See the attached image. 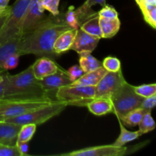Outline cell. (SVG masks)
<instances>
[{"mask_svg": "<svg viewBox=\"0 0 156 156\" xmlns=\"http://www.w3.org/2000/svg\"><path fill=\"white\" fill-rule=\"evenodd\" d=\"M0 156H21L17 145L0 144Z\"/></svg>", "mask_w": 156, "mask_h": 156, "instance_id": "obj_33", "label": "cell"}, {"mask_svg": "<svg viewBox=\"0 0 156 156\" xmlns=\"http://www.w3.org/2000/svg\"><path fill=\"white\" fill-rule=\"evenodd\" d=\"M17 146L18 148V150L21 152V156L28 155V143H17Z\"/></svg>", "mask_w": 156, "mask_h": 156, "instance_id": "obj_37", "label": "cell"}, {"mask_svg": "<svg viewBox=\"0 0 156 156\" xmlns=\"http://www.w3.org/2000/svg\"><path fill=\"white\" fill-rule=\"evenodd\" d=\"M136 4L138 5L139 7H141V5H142V0H136Z\"/></svg>", "mask_w": 156, "mask_h": 156, "instance_id": "obj_42", "label": "cell"}, {"mask_svg": "<svg viewBox=\"0 0 156 156\" xmlns=\"http://www.w3.org/2000/svg\"><path fill=\"white\" fill-rule=\"evenodd\" d=\"M10 0H0V15L5 13L11 9V6L8 5Z\"/></svg>", "mask_w": 156, "mask_h": 156, "instance_id": "obj_39", "label": "cell"}, {"mask_svg": "<svg viewBox=\"0 0 156 156\" xmlns=\"http://www.w3.org/2000/svg\"><path fill=\"white\" fill-rule=\"evenodd\" d=\"M98 15L101 18H109V19L118 18V13L116 11V9L112 6L108 5H105V6H103V8L98 12Z\"/></svg>", "mask_w": 156, "mask_h": 156, "instance_id": "obj_34", "label": "cell"}, {"mask_svg": "<svg viewBox=\"0 0 156 156\" xmlns=\"http://www.w3.org/2000/svg\"><path fill=\"white\" fill-rule=\"evenodd\" d=\"M5 73V71H0V82H1L3 80V79H4Z\"/></svg>", "mask_w": 156, "mask_h": 156, "instance_id": "obj_41", "label": "cell"}, {"mask_svg": "<svg viewBox=\"0 0 156 156\" xmlns=\"http://www.w3.org/2000/svg\"><path fill=\"white\" fill-rule=\"evenodd\" d=\"M143 99L144 98L135 92L134 86L126 81L111 97L114 106V113L118 119H121L132 110L140 108Z\"/></svg>", "mask_w": 156, "mask_h": 156, "instance_id": "obj_4", "label": "cell"}, {"mask_svg": "<svg viewBox=\"0 0 156 156\" xmlns=\"http://www.w3.org/2000/svg\"><path fill=\"white\" fill-rule=\"evenodd\" d=\"M31 66L34 76L38 80H42L47 76L53 74L59 69L53 59L45 56H41L37 59Z\"/></svg>", "mask_w": 156, "mask_h": 156, "instance_id": "obj_13", "label": "cell"}, {"mask_svg": "<svg viewBox=\"0 0 156 156\" xmlns=\"http://www.w3.org/2000/svg\"><path fill=\"white\" fill-rule=\"evenodd\" d=\"M79 66L83 70L84 73L93 71L97 69L99 67L102 66L101 62L91 56V53L83 52L79 53Z\"/></svg>", "mask_w": 156, "mask_h": 156, "instance_id": "obj_23", "label": "cell"}, {"mask_svg": "<svg viewBox=\"0 0 156 156\" xmlns=\"http://www.w3.org/2000/svg\"><path fill=\"white\" fill-rule=\"evenodd\" d=\"M127 148L117 147L113 145L94 146L76 150L69 153L61 154L64 156H122L126 153Z\"/></svg>", "mask_w": 156, "mask_h": 156, "instance_id": "obj_11", "label": "cell"}, {"mask_svg": "<svg viewBox=\"0 0 156 156\" xmlns=\"http://www.w3.org/2000/svg\"><path fill=\"white\" fill-rule=\"evenodd\" d=\"M55 101L50 98L4 99L0 100V121L24 114L46 106Z\"/></svg>", "mask_w": 156, "mask_h": 156, "instance_id": "obj_3", "label": "cell"}, {"mask_svg": "<svg viewBox=\"0 0 156 156\" xmlns=\"http://www.w3.org/2000/svg\"><path fill=\"white\" fill-rule=\"evenodd\" d=\"M65 22L71 28H79L81 25V21L79 19V15L76 12V9L73 6H70L65 15H63Z\"/></svg>", "mask_w": 156, "mask_h": 156, "instance_id": "obj_26", "label": "cell"}, {"mask_svg": "<svg viewBox=\"0 0 156 156\" xmlns=\"http://www.w3.org/2000/svg\"><path fill=\"white\" fill-rule=\"evenodd\" d=\"M118 119V118H117ZM119 124H120V133L118 138L116 140V141L113 143V146H117V147H121L126 145V143L132 142L133 140H136L139 137L141 136L143 134L140 132V130L135 131V132H132V131H129L128 129H126V127L123 126L122 124V122L118 119Z\"/></svg>", "mask_w": 156, "mask_h": 156, "instance_id": "obj_22", "label": "cell"}, {"mask_svg": "<svg viewBox=\"0 0 156 156\" xmlns=\"http://www.w3.org/2000/svg\"><path fill=\"white\" fill-rule=\"evenodd\" d=\"M17 98H50L44 91L41 81L34 76L31 66L17 75L7 74L4 98L2 100Z\"/></svg>", "mask_w": 156, "mask_h": 156, "instance_id": "obj_2", "label": "cell"}, {"mask_svg": "<svg viewBox=\"0 0 156 156\" xmlns=\"http://www.w3.org/2000/svg\"><path fill=\"white\" fill-rule=\"evenodd\" d=\"M44 12L42 0H30L21 25L22 36L33 30L40 21L44 18Z\"/></svg>", "mask_w": 156, "mask_h": 156, "instance_id": "obj_9", "label": "cell"}, {"mask_svg": "<svg viewBox=\"0 0 156 156\" xmlns=\"http://www.w3.org/2000/svg\"><path fill=\"white\" fill-rule=\"evenodd\" d=\"M138 125L140 126L139 130L142 134L147 133L153 130L155 127V123L151 115V112H146Z\"/></svg>", "mask_w": 156, "mask_h": 156, "instance_id": "obj_27", "label": "cell"}, {"mask_svg": "<svg viewBox=\"0 0 156 156\" xmlns=\"http://www.w3.org/2000/svg\"><path fill=\"white\" fill-rule=\"evenodd\" d=\"M19 57L20 55L18 53H14L9 55L3 62L2 69L4 71H7L16 68L19 62Z\"/></svg>", "mask_w": 156, "mask_h": 156, "instance_id": "obj_31", "label": "cell"}, {"mask_svg": "<svg viewBox=\"0 0 156 156\" xmlns=\"http://www.w3.org/2000/svg\"><path fill=\"white\" fill-rule=\"evenodd\" d=\"M36 129L37 125L33 123L21 125L18 134L17 143H28L34 135Z\"/></svg>", "mask_w": 156, "mask_h": 156, "instance_id": "obj_25", "label": "cell"}, {"mask_svg": "<svg viewBox=\"0 0 156 156\" xmlns=\"http://www.w3.org/2000/svg\"><path fill=\"white\" fill-rule=\"evenodd\" d=\"M125 81L121 69L116 73L108 72L95 86V97L111 98Z\"/></svg>", "mask_w": 156, "mask_h": 156, "instance_id": "obj_8", "label": "cell"}, {"mask_svg": "<svg viewBox=\"0 0 156 156\" xmlns=\"http://www.w3.org/2000/svg\"><path fill=\"white\" fill-rule=\"evenodd\" d=\"M144 19L152 28H156V6L142 10Z\"/></svg>", "mask_w": 156, "mask_h": 156, "instance_id": "obj_30", "label": "cell"}, {"mask_svg": "<svg viewBox=\"0 0 156 156\" xmlns=\"http://www.w3.org/2000/svg\"><path fill=\"white\" fill-rule=\"evenodd\" d=\"M99 21L102 32V38L113 37L120 30V21L119 18L109 19L100 17Z\"/></svg>", "mask_w": 156, "mask_h": 156, "instance_id": "obj_18", "label": "cell"}, {"mask_svg": "<svg viewBox=\"0 0 156 156\" xmlns=\"http://www.w3.org/2000/svg\"><path fill=\"white\" fill-rule=\"evenodd\" d=\"M99 19H100V17L97 14V15L91 17L88 20L84 21V23H82L79 28L85 31V33L91 35V36L101 39L102 32L101 29Z\"/></svg>", "mask_w": 156, "mask_h": 156, "instance_id": "obj_20", "label": "cell"}, {"mask_svg": "<svg viewBox=\"0 0 156 156\" xmlns=\"http://www.w3.org/2000/svg\"><path fill=\"white\" fill-rule=\"evenodd\" d=\"M56 99L69 105L86 107L95 98V87L68 85L61 87L56 91Z\"/></svg>", "mask_w": 156, "mask_h": 156, "instance_id": "obj_7", "label": "cell"}, {"mask_svg": "<svg viewBox=\"0 0 156 156\" xmlns=\"http://www.w3.org/2000/svg\"><path fill=\"white\" fill-rule=\"evenodd\" d=\"M66 73L67 74H68L69 77L72 82L77 80L78 79H79V78L85 73L83 72V70L82 69V68L80 67V66L77 65H75L73 66L70 67V68L67 70Z\"/></svg>", "mask_w": 156, "mask_h": 156, "instance_id": "obj_35", "label": "cell"}, {"mask_svg": "<svg viewBox=\"0 0 156 156\" xmlns=\"http://www.w3.org/2000/svg\"><path fill=\"white\" fill-rule=\"evenodd\" d=\"M22 36H18L2 44H0V71L2 69V64L9 55L17 53L18 44Z\"/></svg>", "mask_w": 156, "mask_h": 156, "instance_id": "obj_21", "label": "cell"}, {"mask_svg": "<svg viewBox=\"0 0 156 156\" xmlns=\"http://www.w3.org/2000/svg\"><path fill=\"white\" fill-rule=\"evenodd\" d=\"M71 28L59 15L44 17L32 30L23 35L17 53L20 55L34 54L50 59L58 56L53 50V44L60 34Z\"/></svg>", "mask_w": 156, "mask_h": 156, "instance_id": "obj_1", "label": "cell"}, {"mask_svg": "<svg viewBox=\"0 0 156 156\" xmlns=\"http://www.w3.org/2000/svg\"><path fill=\"white\" fill-rule=\"evenodd\" d=\"M60 0H42V5L44 10H47L52 15H59V5Z\"/></svg>", "mask_w": 156, "mask_h": 156, "instance_id": "obj_32", "label": "cell"}, {"mask_svg": "<svg viewBox=\"0 0 156 156\" xmlns=\"http://www.w3.org/2000/svg\"><path fill=\"white\" fill-rule=\"evenodd\" d=\"M20 128V125L0 121V144L16 145Z\"/></svg>", "mask_w": 156, "mask_h": 156, "instance_id": "obj_15", "label": "cell"}, {"mask_svg": "<svg viewBox=\"0 0 156 156\" xmlns=\"http://www.w3.org/2000/svg\"><path fill=\"white\" fill-rule=\"evenodd\" d=\"M11 10H12V5H11V9H9L8 12H6L5 13H4V14H2V15H0V29L2 28V25L4 24L5 20L7 19V18L9 17V14H10V12H11Z\"/></svg>", "mask_w": 156, "mask_h": 156, "instance_id": "obj_40", "label": "cell"}, {"mask_svg": "<svg viewBox=\"0 0 156 156\" xmlns=\"http://www.w3.org/2000/svg\"><path fill=\"white\" fill-rule=\"evenodd\" d=\"M7 73H5L4 79H3V80L0 82V100L4 98L6 82H7Z\"/></svg>", "mask_w": 156, "mask_h": 156, "instance_id": "obj_38", "label": "cell"}, {"mask_svg": "<svg viewBox=\"0 0 156 156\" xmlns=\"http://www.w3.org/2000/svg\"><path fill=\"white\" fill-rule=\"evenodd\" d=\"M99 41V38L91 36L79 28L74 43L72 45L70 50H75L79 54L83 52L91 53L97 47Z\"/></svg>", "mask_w": 156, "mask_h": 156, "instance_id": "obj_12", "label": "cell"}, {"mask_svg": "<svg viewBox=\"0 0 156 156\" xmlns=\"http://www.w3.org/2000/svg\"><path fill=\"white\" fill-rule=\"evenodd\" d=\"M102 66L108 72L116 73L121 69V62L119 59L114 56H108L104 59Z\"/></svg>", "mask_w": 156, "mask_h": 156, "instance_id": "obj_28", "label": "cell"}, {"mask_svg": "<svg viewBox=\"0 0 156 156\" xmlns=\"http://www.w3.org/2000/svg\"><path fill=\"white\" fill-rule=\"evenodd\" d=\"M134 91L143 98H148L156 94V85L155 83L134 86Z\"/></svg>", "mask_w": 156, "mask_h": 156, "instance_id": "obj_29", "label": "cell"}, {"mask_svg": "<svg viewBox=\"0 0 156 156\" xmlns=\"http://www.w3.org/2000/svg\"><path fill=\"white\" fill-rule=\"evenodd\" d=\"M107 73L108 71L103 66H101L97 69L84 73L79 79L72 82L70 85L95 87Z\"/></svg>", "mask_w": 156, "mask_h": 156, "instance_id": "obj_17", "label": "cell"}, {"mask_svg": "<svg viewBox=\"0 0 156 156\" xmlns=\"http://www.w3.org/2000/svg\"><path fill=\"white\" fill-rule=\"evenodd\" d=\"M66 107L67 105L65 102L55 101L50 105L30 111L18 117L7 119L4 121L20 126L27 123H33L35 125L42 124L52 117L59 115Z\"/></svg>", "mask_w": 156, "mask_h": 156, "instance_id": "obj_5", "label": "cell"}, {"mask_svg": "<svg viewBox=\"0 0 156 156\" xmlns=\"http://www.w3.org/2000/svg\"><path fill=\"white\" fill-rule=\"evenodd\" d=\"M41 81V83L50 98L54 101L56 99V92L59 88L66 86L72 83L66 71L59 69L53 74L47 76Z\"/></svg>", "mask_w": 156, "mask_h": 156, "instance_id": "obj_10", "label": "cell"}, {"mask_svg": "<svg viewBox=\"0 0 156 156\" xmlns=\"http://www.w3.org/2000/svg\"><path fill=\"white\" fill-rule=\"evenodd\" d=\"M86 107L91 114L96 116H103L114 112L112 101L108 98H95Z\"/></svg>", "mask_w": 156, "mask_h": 156, "instance_id": "obj_16", "label": "cell"}, {"mask_svg": "<svg viewBox=\"0 0 156 156\" xmlns=\"http://www.w3.org/2000/svg\"><path fill=\"white\" fill-rule=\"evenodd\" d=\"M30 0H17L12 5V10L0 29V44H2L21 34V25Z\"/></svg>", "mask_w": 156, "mask_h": 156, "instance_id": "obj_6", "label": "cell"}, {"mask_svg": "<svg viewBox=\"0 0 156 156\" xmlns=\"http://www.w3.org/2000/svg\"><path fill=\"white\" fill-rule=\"evenodd\" d=\"M156 105V95L150 96V97L148 98H144L143 101H142L141 105H140V108H143L146 111L151 112L152 109L155 107Z\"/></svg>", "mask_w": 156, "mask_h": 156, "instance_id": "obj_36", "label": "cell"}, {"mask_svg": "<svg viewBox=\"0 0 156 156\" xmlns=\"http://www.w3.org/2000/svg\"><path fill=\"white\" fill-rule=\"evenodd\" d=\"M78 29L69 28L66 30L56 38L53 44V50L58 56L71 49L77 34Z\"/></svg>", "mask_w": 156, "mask_h": 156, "instance_id": "obj_14", "label": "cell"}, {"mask_svg": "<svg viewBox=\"0 0 156 156\" xmlns=\"http://www.w3.org/2000/svg\"><path fill=\"white\" fill-rule=\"evenodd\" d=\"M96 5H100L101 6H105L106 5V0H86L82 5L76 9V12L79 15L81 24L84 22L91 17L97 15V13L93 12L91 8Z\"/></svg>", "mask_w": 156, "mask_h": 156, "instance_id": "obj_19", "label": "cell"}, {"mask_svg": "<svg viewBox=\"0 0 156 156\" xmlns=\"http://www.w3.org/2000/svg\"><path fill=\"white\" fill-rule=\"evenodd\" d=\"M146 112H149V111H146L142 108H136V109L128 112L126 115H124L121 119H119V120L126 126H129V127H134L139 124V123Z\"/></svg>", "mask_w": 156, "mask_h": 156, "instance_id": "obj_24", "label": "cell"}]
</instances>
